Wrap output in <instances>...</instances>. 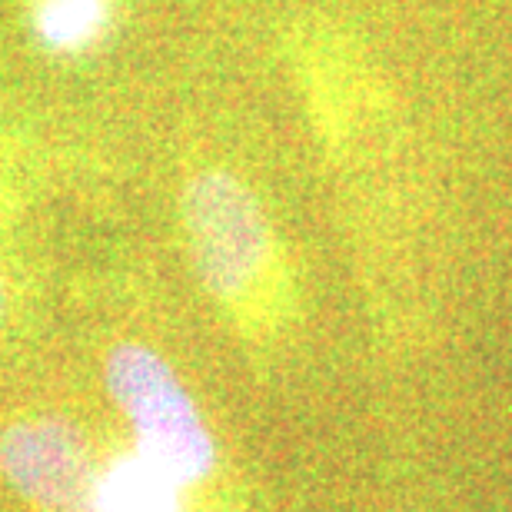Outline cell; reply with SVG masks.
<instances>
[{
    "mask_svg": "<svg viewBox=\"0 0 512 512\" xmlns=\"http://www.w3.org/2000/svg\"><path fill=\"white\" fill-rule=\"evenodd\" d=\"M7 316H10V283H7L4 270H0V330H4Z\"/></svg>",
    "mask_w": 512,
    "mask_h": 512,
    "instance_id": "obj_6",
    "label": "cell"
},
{
    "mask_svg": "<svg viewBox=\"0 0 512 512\" xmlns=\"http://www.w3.org/2000/svg\"><path fill=\"white\" fill-rule=\"evenodd\" d=\"M114 0H34L30 30L50 54H84L107 37Z\"/></svg>",
    "mask_w": 512,
    "mask_h": 512,
    "instance_id": "obj_5",
    "label": "cell"
},
{
    "mask_svg": "<svg viewBox=\"0 0 512 512\" xmlns=\"http://www.w3.org/2000/svg\"><path fill=\"white\" fill-rule=\"evenodd\" d=\"M183 489L167 469L130 449L100 469L94 512H183Z\"/></svg>",
    "mask_w": 512,
    "mask_h": 512,
    "instance_id": "obj_4",
    "label": "cell"
},
{
    "mask_svg": "<svg viewBox=\"0 0 512 512\" xmlns=\"http://www.w3.org/2000/svg\"><path fill=\"white\" fill-rule=\"evenodd\" d=\"M180 220L203 290L220 306L243 313L276 266V240L263 203L237 173L207 167L183 183Z\"/></svg>",
    "mask_w": 512,
    "mask_h": 512,
    "instance_id": "obj_1",
    "label": "cell"
},
{
    "mask_svg": "<svg viewBox=\"0 0 512 512\" xmlns=\"http://www.w3.org/2000/svg\"><path fill=\"white\" fill-rule=\"evenodd\" d=\"M4 210H7V200H4V190H0V217H4Z\"/></svg>",
    "mask_w": 512,
    "mask_h": 512,
    "instance_id": "obj_7",
    "label": "cell"
},
{
    "mask_svg": "<svg viewBox=\"0 0 512 512\" xmlns=\"http://www.w3.org/2000/svg\"><path fill=\"white\" fill-rule=\"evenodd\" d=\"M0 476L37 512H94L100 466L64 416H20L0 429Z\"/></svg>",
    "mask_w": 512,
    "mask_h": 512,
    "instance_id": "obj_3",
    "label": "cell"
},
{
    "mask_svg": "<svg viewBox=\"0 0 512 512\" xmlns=\"http://www.w3.org/2000/svg\"><path fill=\"white\" fill-rule=\"evenodd\" d=\"M107 393L133 429V449L153 459L183 486L203 483L217 469L213 439L190 389L147 343L127 340L107 353Z\"/></svg>",
    "mask_w": 512,
    "mask_h": 512,
    "instance_id": "obj_2",
    "label": "cell"
}]
</instances>
